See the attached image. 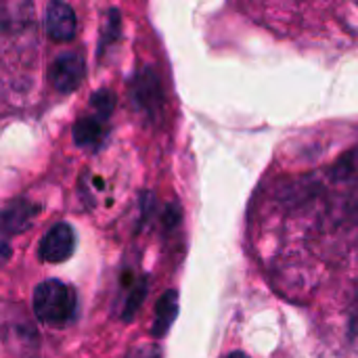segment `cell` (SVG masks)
Masks as SVG:
<instances>
[{"label":"cell","mask_w":358,"mask_h":358,"mask_svg":"<svg viewBox=\"0 0 358 358\" xmlns=\"http://www.w3.org/2000/svg\"><path fill=\"white\" fill-rule=\"evenodd\" d=\"M31 306L40 323L50 327H63L76 317L78 294L71 285H65L57 279L42 281L34 289Z\"/></svg>","instance_id":"1"},{"label":"cell","mask_w":358,"mask_h":358,"mask_svg":"<svg viewBox=\"0 0 358 358\" xmlns=\"http://www.w3.org/2000/svg\"><path fill=\"white\" fill-rule=\"evenodd\" d=\"M76 250V235L73 229L65 222H57L46 231L38 245V256L48 264L65 262Z\"/></svg>","instance_id":"2"},{"label":"cell","mask_w":358,"mask_h":358,"mask_svg":"<svg viewBox=\"0 0 358 358\" xmlns=\"http://www.w3.org/2000/svg\"><path fill=\"white\" fill-rule=\"evenodd\" d=\"M50 82L61 92H71L84 78V59L78 52L59 55L50 65Z\"/></svg>","instance_id":"3"},{"label":"cell","mask_w":358,"mask_h":358,"mask_svg":"<svg viewBox=\"0 0 358 358\" xmlns=\"http://www.w3.org/2000/svg\"><path fill=\"white\" fill-rule=\"evenodd\" d=\"M92 107L96 109L94 115H82L78 120V124L73 126V138L80 147H86V149H92V147H99L101 141L105 138V120L109 115L111 109H101V103H99V96L94 94L92 99Z\"/></svg>","instance_id":"4"},{"label":"cell","mask_w":358,"mask_h":358,"mask_svg":"<svg viewBox=\"0 0 358 358\" xmlns=\"http://www.w3.org/2000/svg\"><path fill=\"white\" fill-rule=\"evenodd\" d=\"M44 25L46 34L55 42H67L76 34V13L65 2H48L44 13Z\"/></svg>","instance_id":"5"},{"label":"cell","mask_w":358,"mask_h":358,"mask_svg":"<svg viewBox=\"0 0 358 358\" xmlns=\"http://www.w3.org/2000/svg\"><path fill=\"white\" fill-rule=\"evenodd\" d=\"M176 313H178V296H176V292L164 294L162 300L157 302V308H155V323H153V336L155 338H162L168 331V327L172 325Z\"/></svg>","instance_id":"6"},{"label":"cell","mask_w":358,"mask_h":358,"mask_svg":"<svg viewBox=\"0 0 358 358\" xmlns=\"http://www.w3.org/2000/svg\"><path fill=\"white\" fill-rule=\"evenodd\" d=\"M227 358H248L243 352H233V355H229Z\"/></svg>","instance_id":"7"}]
</instances>
